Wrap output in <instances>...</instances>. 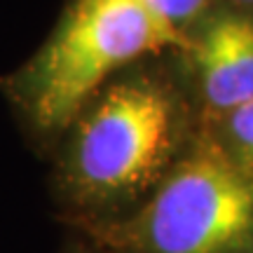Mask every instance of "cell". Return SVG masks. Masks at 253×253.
<instances>
[{
	"label": "cell",
	"mask_w": 253,
	"mask_h": 253,
	"mask_svg": "<svg viewBox=\"0 0 253 253\" xmlns=\"http://www.w3.org/2000/svg\"><path fill=\"white\" fill-rule=\"evenodd\" d=\"M183 42L141 0H71L40 49L5 80V94L38 138L56 141L122 66Z\"/></svg>",
	"instance_id": "obj_1"
},
{
	"label": "cell",
	"mask_w": 253,
	"mask_h": 253,
	"mask_svg": "<svg viewBox=\"0 0 253 253\" xmlns=\"http://www.w3.org/2000/svg\"><path fill=\"white\" fill-rule=\"evenodd\" d=\"M56 190L78 211L148 188L173 148L171 96L150 80L103 84L61 131Z\"/></svg>",
	"instance_id": "obj_2"
},
{
	"label": "cell",
	"mask_w": 253,
	"mask_h": 253,
	"mask_svg": "<svg viewBox=\"0 0 253 253\" xmlns=\"http://www.w3.org/2000/svg\"><path fill=\"white\" fill-rule=\"evenodd\" d=\"M126 239L143 253H237L253 239V173L204 148L173 169Z\"/></svg>",
	"instance_id": "obj_3"
},
{
	"label": "cell",
	"mask_w": 253,
	"mask_h": 253,
	"mask_svg": "<svg viewBox=\"0 0 253 253\" xmlns=\"http://www.w3.org/2000/svg\"><path fill=\"white\" fill-rule=\"evenodd\" d=\"M192 56L209 106L230 113L253 103V19L230 12L209 19Z\"/></svg>",
	"instance_id": "obj_4"
},
{
	"label": "cell",
	"mask_w": 253,
	"mask_h": 253,
	"mask_svg": "<svg viewBox=\"0 0 253 253\" xmlns=\"http://www.w3.org/2000/svg\"><path fill=\"white\" fill-rule=\"evenodd\" d=\"M141 5L162 26L183 36V26H188L190 21L207 7L209 0H141Z\"/></svg>",
	"instance_id": "obj_5"
},
{
	"label": "cell",
	"mask_w": 253,
	"mask_h": 253,
	"mask_svg": "<svg viewBox=\"0 0 253 253\" xmlns=\"http://www.w3.org/2000/svg\"><path fill=\"white\" fill-rule=\"evenodd\" d=\"M227 129H230V136H232L239 155L244 157L246 169L253 173V103L230 110Z\"/></svg>",
	"instance_id": "obj_6"
},
{
	"label": "cell",
	"mask_w": 253,
	"mask_h": 253,
	"mask_svg": "<svg viewBox=\"0 0 253 253\" xmlns=\"http://www.w3.org/2000/svg\"><path fill=\"white\" fill-rule=\"evenodd\" d=\"M237 2H242V5H249V7H253V0H237Z\"/></svg>",
	"instance_id": "obj_7"
},
{
	"label": "cell",
	"mask_w": 253,
	"mask_h": 253,
	"mask_svg": "<svg viewBox=\"0 0 253 253\" xmlns=\"http://www.w3.org/2000/svg\"><path fill=\"white\" fill-rule=\"evenodd\" d=\"M73 253H84V251H82V249H75V251H73Z\"/></svg>",
	"instance_id": "obj_8"
}]
</instances>
